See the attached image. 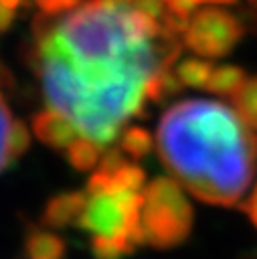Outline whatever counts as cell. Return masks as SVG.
<instances>
[{
  "mask_svg": "<svg viewBox=\"0 0 257 259\" xmlns=\"http://www.w3.org/2000/svg\"><path fill=\"white\" fill-rule=\"evenodd\" d=\"M40 16L32 63L45 99L81 138L105 148L148 99H160V77L180 53V32L132 0H85Z\"/></svg>",
  "mask_w": 257,
  "mask_h": 259,
  "instance_id": "1",
  "label": "cell"
},
{
  "mask_svg": "<svg viewBox=\"0 0 257 259\" xmlns=\"http://www.w3.org/2000/svg\"><path fill=\"white\" fill-rule=\"evenodd\" d=\"M156 148L174 180L210 204H235L257 170V134L212 99L174 103L158 123Z\"/></svg>",
  "mask_w": 257,
  "mask_h": 259,
  "instance_id": "2",
  "label": "cell"
},
{
  "mask_svg": "<svg viewBox=\"0 0 257 259\" xmlns=\"http://www.w3.org/2000/svg\"><path fill=\"white\" fill-rule=\"evenodd\" d=\"M85 192L87 200L77 225L91 235L95 259H121L144 243L140 231L142 190L111 184L93 172Z\"/></svg>",
  "mask_w": 257,
  "mask_h": 259,
  "instance_id": "3",
  "label": "cell"
},
{
  "mask_svg": "<svg viewBox=\"0 0 257 259\" xmlns=\"http://www.w3.org/2000/svg\"><path fill=\"white\" fill-rule=\"evenodd\" d=\"M192 229V206L174 178H154L142 190L140 231L156 249L180 245Z\"/></svg>",
  "mask_w": 257,
  "mask_h": 259,
  "instance_id": "4",
  "label": "cell"
},
{
  "mask_svg": "<svg viewBox=\"0 0 257 259\" xmlns=\"http://www.w3.org/2000/svg\"><path fill=\"white\" fill-rule=\"evenodd\" d=\"M243 32L245 28L235 14L221 8H204L190 16L182 38L192 53L217 59L231 53Z\"/></svg>",
  "mask_w": 257,
  "mask_h": 259,
  "instance_id": "5",
  "label": "cell"
},
{
  "mask_svg": "<svg viewBox=\"0 0 257 259\" xmlns=\"http://www.w3.org/2000/svg\"><path fill=\"white\" fill-rule=\"evenodd\" d=\"M32 130L38 140L55 148H69L79 138V132L73 125V121L51 107L34 117Z\"/></svg>",
  "mask_w": 257,
  "mask_h": 259,
  "instance_id": "6",
  "label": "cell"
},
{
  "mask_svg": "<svg viewBox=\"0 0 257 259\" xmlns=\"http://www.w3.org/2000/svg\"><path fill=\"white\" fill-rule=\"evenodd\" d=\"M87 192H63L49 200L42 212V223L53 229H63L73 223H79V217L85 208Z\"/></svg>",
  "mask_w": 257,
  "mask_h": 259,
  "instance_id": "7",
  "label": "cell"
},
{
  "mask_svg": "<svg viewBox=\"0 0 257 259\" xmlns=\"http://www.w3.org/2000/svg\"><path fill=\"white\" fill-rule=\"evenodd\" d=\"M26 255L28 259H63L65 241L51 231L34 229L26 237Z\"/></svg>",
  "mask_w": 257,
  "mask_h": 259,
  "instance_id": "8",
  "label": "cell"
},
{
  "mask_svg": "<svg viewBox=\"0 0 257 259\" xmlns=\"http://www.w3.org/2000/svg\"><path fill=\"white\" fill-rule=\"evenodd\" d=\"M245 71L237 65H219L212 69L210 79L206 83V89L217 95H229L233 97L237 89L245 83Z\"/></svg>",
  "mask_w": 257,
  "mask_h": 259,
  "instance_id": "9",
  "label": "cell"
},
{
  "mask_svg": "<svg viewBox=\"0 0 257 259\" xmlns=\"http://www.w3.org/2000/svg\"><path fill=\"white\" fill-rule=\"evenodd\" d=\"M14 127L16 119H12L10 109L0 93V172L18 160L14 150Z\"/></svg>",
  "mask_w": 257,
  "mask_h": 259,
  "instance_id": "10",
  "label": "cell"
},
{
  "mask_svg": "<svg viewBox=\"0 0 257 259\" xmlns=\"http://www.w3.org/2000/svg\"><path fill=\"white\" fill-rule=\"evenodd\" d=\"M233 103L243 121L251 130H257V77L245 79V83L233 95Z\"/></svg>",
  "mask_w": 257,
  "mask_h": 259,
  "instance_id": "11",
  "label": "cell"
},
{
  "mask_svg": "<svg viewBox=\"0 0 257 259\" xmlns=\"http://www.w3.org/2000/svg\"><path fill=\"white\" fill-rule=\"evenodd\" d=\"M212 69H215L212 63H208L204 59H186L180 65H176L174 73H176V77H178V81L182 85H188V87H204L206 89V83L210 79Z\"/></svg>",
  "mask_w": 257,
  "mask_h": 259,
  "instance_id": "12",
  "label": "cell"
},
{
  "mask_svg": "<svg viewBox=\"0 0 257 259\" xmlns=\"http://www.w3.org/2000/svg\"><path fill=\"white\" fill-rule=\"evenodd\" d=\"M154 146L152 136L144 127H127L119 138V150L134 160L144 158Z\"/></svg>",
  "mask_w": 257,
  "mask_h": 259,
  "instance_id": "13",
  "label": "cell"
},
{
  "mask_svg": "<svg viewBox=\"0 0 257 259\" xmlns=\"http://www.w3.org/2000/svg\"><path fill=\"white\" fill-rule=\"evenodd\" d=\"M99 154H101V148L97 144H93L91 140L81 138V136L67 148L69 162L77 170H89V168H93L99 162Z\"/></svg>",
  "mask_w": 257,
  "mask_h": 259,
  "instance_id": "14",
  "label": "cell"
},
{
  "mask_svg": "<svg viewBox=\"0 0 257 259\" xmlns=\"http://www.w3.org/2000/svg\"><path fill=\"white\" fill-rule=\"evenodd\" d=\"M36 4L40 6L42 14L57 16V14H63L71 8H75L77 4H81V0H36Z\"/></svg>",
  "mask_w": 257,
  "mask_h": 259,
  "instance_id": "15",
  "label": "cell"
},
{
  "mask_svg": "<svg viewBox=\"0 0 257 259\" xmlns=\"http://www.w3.org/2000/svg\"><path fill=\"white\" fill-rule=\"evenodd\" d=\"M243 210L247 212V217L251 219V223L257 227V186L253 188V192L249 194V198L243 204Z\"/></svg>",
  "mask_w": 257,
  "mask_h": 259,
  "instance_id": "16",
  "label": "cell"
},
{
  "mask_svg": "<svg viewBox=\"0 0 257 259\" xmlns=\"http://www.w3.org/2000/svg\"><path fill=\"white\" fill-rule=\"evenodd\" d=\"M14 16H16V10H12L4 2H0V32H6L10 28Z\"/></svg>",
  "mask_w": 257,
  "mask_h": 259,
  "instance_id": "17",
  "label": "cell"
},
{
  "mask_svg": "<svg viewBox=\"0 0 257 259\" xmlns=\"http://www.w3.org/2000/svg\"><path fill=\"white\" fill-rule=\"evenodd\" d=\"M186 2H190L192 6H196V4H202V2H208V4H231L235 0H186Z\"/></svg>",
  "mask_w": 257,
  "mask_h": 259,
  "instance_id": "18",
  "label": "cell"
},
{
  "mask_svg": "<svg viewBox=\"0 0 257 259\" xmlns=\"http://www.w3.org/2000/svg\"><path fill=\"white\" fill-rule=\"evenodd\" d=\"M2 85H10V75H8V71L4 69V65L0 63V87Z\"/></svg>",
  "mask_w": 257,
  "mask_h": 259,
  "instance_id": "19",
  "label": "cell"
},
{
  "mask_svg": "<svg viewBox=\"0 0 257 259\" xmlns=\"http://www.w3.org/2000/svg\"><path fill=\"white\" fill-rule=\"evenodd\" d=\"M0 2H4L8 8H12V10H16L20 4H22V0H0Z\"/></svg>",
  "mask_w": 257,
  "mask_h": 259,
  "instance_id": "20",
  "label": "cell"
}]
</instances>
